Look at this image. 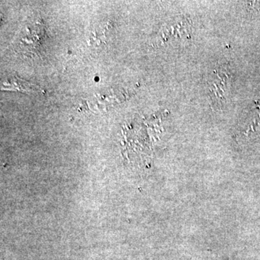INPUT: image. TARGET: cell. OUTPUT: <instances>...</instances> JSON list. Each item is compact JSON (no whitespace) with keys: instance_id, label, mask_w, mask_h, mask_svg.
<instances>
[{"instance_id":"cell-1","label":"cell","mask_w":260,"mask_h":260,"mask_svg":"<svg viewBox=\"0 0 260 260\" xmlns=\"http://www.w3.org/2000/svg\"><path fill=\"white\" fill-rule=\"evenodd\" d=\"M232 78L226 67L219 66L213 70L208 80L209 88L213 99L218 104H223L229 95Z\"/></svg>"}]
</instances>
